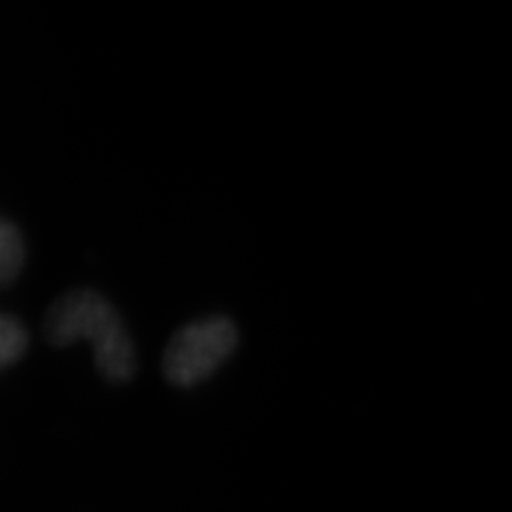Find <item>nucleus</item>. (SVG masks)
Returning a JSON list of instances; mask_svg holds the SVG:
<instances>
[{"label":"nucleus","instance_id":"nucleus-1","mask_svg":"<svg viewBox=\"0 0 512 512\" xmlns=\"http://www.w3.org/2000/svg\"><path fill=\"white\" fill-rule=\"evenodd\" d=\"M42 334L48 346H93V365L110 385H124L137 374V348L122 315L101 291L76 287L59 294L44 315Z\"/></svg>","mask_w":512,"mask_h":512},{"label":"nucleus","instance_id":"nucleus-2","mask_svg":"<svg viewBox=\"0 0 512 512\" xmlns=\"http://www.w3.org/2000/svg\"><path fill=\"white\" fill-rule=\"evenodd\" d=\"M239 346V329L228 315H207L177 330L165 346V382L190 389L209 380Z\"/></svg>","mask_w":512,"mask_h":512},{"label":"nucleus","instance_id":"nucleus-3","mask_svg":"<svg viewBox=\"0 0 512 512\" xmlns=\"http://www.w3.org/2000/svg\"><path fill=\"white\" fill-rule=\"evenodd\" d=\"M27 260L25 239L18 224L4 219L0 224V281L4 287H12L23 272Z\"/></svg>","mask_w":512,"mask_h":512},{"label":"nucleus","instance_id":"nucleus-4","mask_svg":"<svg viewBox=\"0 0 512 512\" xmlns=\"http://www.w3.org/2000/svg\"><path fill=\"white\" fill-rule=\"evenodd\" d=\"M29 349V332L19 317L2 313L0 317V365L2 368L16 365Z\"/></svg>","mask_w":512,"mask_h":512}]
</instances>
